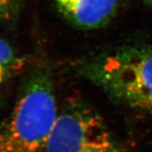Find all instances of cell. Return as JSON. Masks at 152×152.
I'll list each match as a JSON object with an SVG mask.
<instances>
[{"label":"cell","mask_w":152,"mask_h":152,"mask_svg":"<svg viewBox=\"0 0 152 152\" xmlns=\"http://www.w3.org/2000/svg\"><path fill=\"white\" fill-rule=\"evenodd\" d=\"M77 72L115 102L152 111V45H125L82 58Z\"/></svg>","instance_id":"6da1fadb"},{"label":"cell","mask_w":152,"mask_h":152,"mask_svg":"<svg viewBox=\"0 0 152 152\" xmlns=\"http://www.w3.org/2000/svg\"><path fill=\"white\" fill-rule=\"evenodd\" d=\"M52 75L46 69L30 74L10 115L0 128V152H45L58 118Z\"/></svg>","instance_id":"7a4b0ae2"},{"label":"cell","mask_w":152,"mask_h":152,"mask_svg":"<svg viewBox=\"0 0 152 152\" xmlns=\"http://www.w3.org/2000/svg\"><path fill=\"white\" fill-rule=\"evenodd\" d=\"M45 152L124 151L95 110L75 102L58 115Z\"/></svg>","instance_id":"3957f363"},{"label":"cell","mask_w":152,"mask_h":152,"mask_svg":"<svg viewBox=\"0 0 152 152\" xmlns=\"http://www.w3.org/2000/svg\"><path fill=\"white\" fill-rule=\"evenodd\" d=\"M54 3L60 14L74 26L96 30L113 20L122 0H54Z\"/></svg>","instance_id":"277c9868"},{"label":"cell","mask_w":152,"mask_h":152,"mask_svg":"<svg viewBox=\"0 0 152 152\" xmlns=\"http://www.w3.org/2000/svg\"><path fill=\"white\" fill-rule=\"evenodd\" d=\"M22 66L23 61L15 53L10 44L0 37V84L20 70Z\"/></svg>","instance_id":"5b68a950"},{"label":"cell","mask_w":152,"mask_h":152,"mask_svg":"<svg viewBox=\"0 0 152 152\" xmlns=\"http://www.w3.org/2000/svg\"><path fill=\"white\" fill-rule=\"evenodd\" d=\"M12 0H0V16L3 14V12L5 10V9L10 4Z\"/></svg>","instance_id":"8992f818"},{"label":"cell","mask_w":152,"mask_h":152,"mask_svg":"<svg viewBox=\"0 0 152 152\" xmlns=\"http://www.w3.org/2000/svg\"><path fill=\"white\" fill-rule=\"evenodd\" d=\"M144 1H145V2L148 5L151 6V7L152 8V0H144Z\"/></svg>","instance_id":"52a82bcc"}]
</instances>
